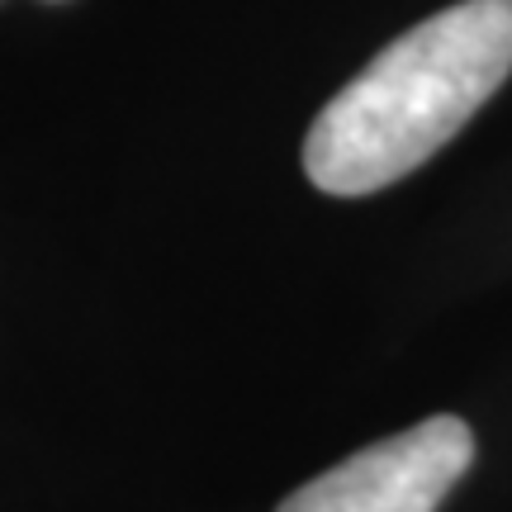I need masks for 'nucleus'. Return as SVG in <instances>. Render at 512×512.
Returning <instances> with one entry per match:
<instances>
[{
    "label": "nucleus",
    "mask_w": 512,
    "mask_h": 512,
    "mask_svg": "<svg viewBox=\"0 0 512 512\" xmlns=\"http://www.w3.org/2000/svg\"><path fill=\"white\" fill-rule=\"evenodd\" d=\"M512 72V0H460L394 38L304 138L323 195H375L451 143Z\"/></svg>",
    "instance_id": "1"
},
{
    "label": "nucleus",
    "mask_w": 512,
    "mask_h": 512,
    "mask_svg": "<svg viewBox=\"0 0 512 512\" xmlns=\"http://www.w3.org/2000/svg\"><path fill=\"white\" fill-rule=\"evenodd\" d=\"M475 460V432L441 413L294 489L275 512H437Z\"/></svg>",
    "instance_id": "2"
}]
</instances>
